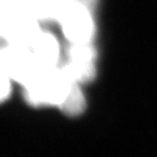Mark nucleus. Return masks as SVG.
<instances>
[{
	"instance_id": "nucleus-1",
	"label": "nucleus",
	"mask_w": 157,
	"mask_h": 157,
	"mask_svg": "<svg viewBox=\"0 0 157 157\" xmlns=\"http://www.w3.org/2000/svg\"><path fill=\"white\" fill-rule=\"evenodd\" d=\"M23 89L26 101L34 107H56L71 116L80 114L86 107L80 84L60 65L45 70Z\"/></svg>"
},
{
	"instance_id": "nucleus-2",
	"label": "nucleus",
	"mask_w": 157,
	"mask_h": 157,
	"mask_svg": "<svg viewBox=\"0 0 157 157\" xmlns=\"http://www.w3.org/2000/svg\"><path fill=\"white\" fill-rule=\"evenodd\" d=\"M94 0H73L60 17L63 35L68 44H91L95 33L92 7Z\"/></svg>"
},
{
	"instance_id": "nucleus-3",
	"label": "nucleus",
	"mask_w": 157,
	"mask_h": 157,
	"mask_svg": "<svg viewBox=\"0 0 157 157\" xmlns=\"http://www.w3.org/2000/svg\"><path fill=\"white\" fill-rule=\"evenodd\" d=\"M95 50L91 44H69L66 60L60 66L78 84L94 78L95 75Z\"/></svg>"
},
{
	"instance_id": "nucleus-4",
	"label": "nucleus",
	"mask_w": 157,
	"mask_h": 157,
	"mask_svg": "<svg viewBox=\"0 0 157 157\" xmlns=\"http://www.w3.org/2000/svg\"><path fill=\"white\" fill-rule=\"evenodd\" d=\"M36 1L37 0H0V15L21 13L31 16V7Z\"/></svg>"
},
{
	"instance_id": "nucleus-5",
	"label": "nucleus",
	"mask_w": 157,
	"mask_h": 157,
	"mask_svg": "<svg viewBox=\"0 0 157 157\" xmlns=\"http://www.w3.org/2000/svg\"><path fill=\"white\" fill-rule=\"evenodd\" d=\"M13 83L9 77L0 73V104L10 98Z\"/></svg>"
}]
</instances>
